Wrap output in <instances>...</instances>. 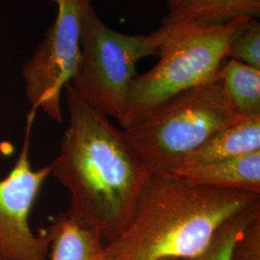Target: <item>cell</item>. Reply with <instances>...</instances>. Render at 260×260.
Segmentation results:
<instances>
[{"label": "cell", "mask_w": 260, "mask_h": 260, "mask_svg": "<svg viewBox=\"0 0 260 260\" xmlns=\"http://www.w3.org/2000/svg\"><path fill=\"white\" fill-rule=\"evenodd\" d=\"M260 217V203L228 219L214 234L207 248L192 260H233L236 242L246 229Z\"/></svg>", "instance_id": "4fadbf2b"}, {"label": "cell", "mask_w": 260, "mask_h": 260, "mask_svg": "<svg viewBox=\"0 0 260 260\" xmlns=\"http://www.w3.org/2000/svg\"><path fill=\"white\" fill-rule=\"evenodd\" d=\"M256 151H260V116H238L190 153L175 172Z\"/></svg>", "instance_id": "30bf717a"}, {"label": "cell", "mask_w": 260, "mask_h": 260, "mask_svg": "<svg viewBox=\"0 0 260 260\" xmlns=\"http://www.w3.org/2000/svg\"><path fill=\"white\" fill-rule=\"evenodd\" d=\"M238 116L218 77L178 93L121 132L151 175L171 176L190 153Z\"/></svg>", "instance_id": "3957f363"}, {"label": "cell", "mask_w": 260, "mask_h": 260, "mask_svg": "<svg viewBox=\"0 0 260 260\" xmlns=\"http://www.w3.org/2000/svg\"><path fill=\"white\" fill-rule=\"evenodd\" d=\"M168 260H169V259H168Z\"/></svg>", "instance_id": "e0dca14e"}, {"label": "cell", "mask_w": 260, "mask_h": 260, "mask_svg": "<svg viewBox=\"0 0 260 260\" xmlns=\"http://www.w3.org/2000/svg\"><path fill=\"white\" fill-rule=\"evenodd\" d=\"M249 19L196 30L163 44L157 64L131 83L121 127L134 123L178 93L217 79L229 59L233 39Z\"/></svg>", "instance_id": "277c9868"}, {"label": "cell", "mask_w": 260, "mask_h": 260, "mask_svg": "<svg viewBox=\"0 0 260 260\" xmlns=\"http://www.w3.org/2000/svg\"><path fill=\"white\" fill-rule=\"evenodd\" d=\"M34 118L28 114L19 158L9 175L0 179V260H48L49 234L47 230L35 234L29 223L33 205L51 175V163L35 170L29 160Z\"/></svg>", "instance_id": "52a82bcc"}, {"label": "cell", "mask_w": 260, "mask_h": 260, "mask_svg": "<svg viewBox=\"0 0 260 260\" xmlns=\"http://www.w3.org/2000/svg\"><path fill=\"white\" fill-rule=\"evenodd\" d=\"M233 260H260V217L246 229L236 242Z\"/></svg>", "instance_id": "9a60e30c"}, {"label": "cell", "mask_w": 260, "mask_h": 260, "mask_svg": "<svg viewBox=\"0 0 260 260\" xmlns=\"http://www.w3.org/2000/svg\"><path fill=\"white\" fill-rule=\"evenodd\" d=\"M258 203L257 194L151 175L128 225L106 243V260L194 259L222 223Z\"/></svg>", "instance_id": "7a4b0ae2"}, {"label": "cell", "mask_w": 260, "mask_h": 260, "mask_svg": "<svg viewBox=\"0 0 260 260\" xmlns=\"http://www.w3.org/2000/svg\"><path fill=\"white\" fill-rule=\"evenodd\" d=\"M157 30L150 34L160 47L196 30L220 25L239 18L257 19L260 0H177Z\"/></svg>", "instance_id": "ba28073f"}, {"label": "cell", "mask_w": 260, "mask_h": 260, "mask_svg": "<svg viewBox=\"0 0 260 260\" xmlns=\"http://www.w3.org/2000/svg\"><path fill=\"white\" fill-rule=\"evenodd\" d=\"M229 59L260 69V23L249 19L233 39L229 49Z\"/></svg>", "instance_id": "5bb4252c"}, {"label": "cell", "mask_w": 260, "mask_h": 260, "mask_svg": "<svg viewBox=\"0 0 260 260\" xmlns=\"http://www.w3.org/2000/svg\"><path fill=\"white\" fill-rule=\"evenodd\" d=\"M70 123L51 175L70 194L68 216L113 241L128 225L151 174L109 118L64 88Z\"/></svg>", "instance_id": "6da1fadb"}, {"label": "cell", "mask_w": 260, "mask_h": 260, "mask_svg": "<svg viewBox=\"0 0 260 260\" xmlns=\"http://www.w3.org/2000/svg\"><path fill=\"white\" fill-rule=\"evenodd\" d=\"M159 56V43L151 34L129 35L108 27L91 0L81 18L80 59L71 80L75 93L96 111L121 122L130 86L141 59Z\"/></svg>", "instance_id": "5b68a950"}, {"label": "cell", "mask_w": 260, "mask_h": 260, "mask_svg": "<svg viewBox=\"0 0 260 260\" xmlns=\"http://www.w3.org/2000/svg\"><path fill=\"white\" fill-rule=\"evenodd\" d=\"M219 78L239 116H260V69L226 59Z\"/></svg>", "instance_id": "7c38bea8"}, {"label": "cell", "mask_w": 260, "mask_h": 260, "mask_svg": "<svg viewBox=\"0 0 260 260\" xmlns=\"http://www.w3.org/2000/svg\"><path fill=\"white\" fill-rule=\"evenodd\" d=\"M176 1H177V0H167L168 7L171 6V5H173Z\"/></svg>", "instance_id": "2e32d148"}, {"label": "cell", "mask_w": 260, "mask_h": 260, "mask_svg": "<svg viewBox=\"0 0 260 260\" xmlns=\"http://www.w3.org/2000/svg\"><path fill=\"white\" fill-rule=\"evenodd\" d=\"M170 177L195 185L260 195V151L183 168Z\"/></svg>", "instance_id": "9c48e42d"}, {"label": "cell", "mask_w": 260, "mask_h": 260, "mask_svg": "<svg viewBox=\"0 0 260 260\" xmlns=\"http://www.w3.org/2000/svg\"><path fill=\"white\" fill-rule=\"evenodd\" d=\"M49 260H106L103 238L62 212L47 229Z\"/></svg>", "instance_id": "8fae6325"}, {"label": "cell", "mask_w": 260, "mask_h": 260, "mask_svg": "<svg viewBox=\"0 0 260 260\" xmlns=\"http://www.w3.org/2000/svg\"><path fill=\"white\" fill-rule=\"evenodd\" d=\"M57 15L33 55L22 67L25 94L35 115L41 109L62 122L61 94L80 59L81 18L87 0H52Z\"/></svg>", "instance_id": "8992f818"}]
</instances>
